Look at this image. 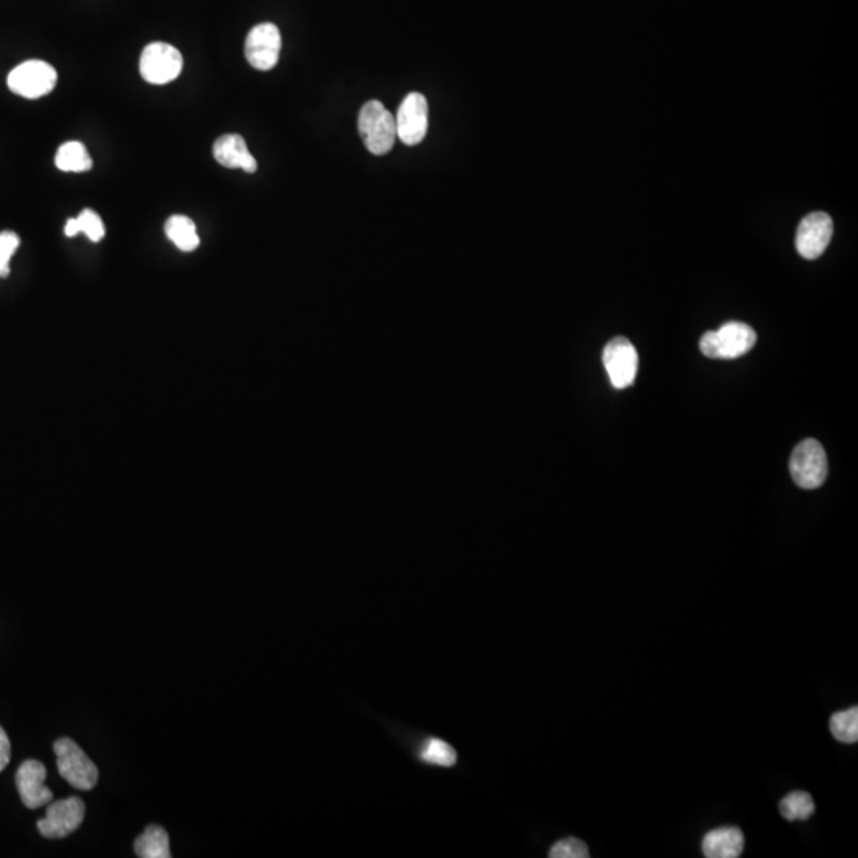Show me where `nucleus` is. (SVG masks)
I'll list each match as a JSON object with an SVG mask.
<instances>
[{"instance_id":"obj_1","label":"nucleus","mask_w":858,"mask_h":858,"mask_svg":"<svg viewBox=\"0 0 858 858\" xmlns=\"http://www.w3.org/2000/svg\"><path fill=\"white\" fill-rule=\"evenodd\" d=\"M757 342V334L746 323L730 321L717 331H709L701 337L700 348L704 356L712 360H735L746 355Z\"/></svg>"},{"instance_id":"obj_2","label":"nucleus","mask_w":858,"mask_h":858,"mask_svg":"<svg viewBox=\"0 0 858 858\" xmlns=\"http://www.w3.org/2000/svg\"><path fill=\"white\" fill-rule=\"evenodd\" d=\"M358 131L372 155H385L395 147L396 120L380 101L363 105L358 116Z\"/></svg>"},{"instance_id":"obj_3","label":"nucleus","mask_w":858,"mask_h":858,"mask_svg":"<svg viewBox=\"0 0 858 858\" xmlns=\"http://www.w3.org/2000/svg\"><path fill=\"white\" fill-rule=\"evenodd\" d=\"M790 474L795 484L803 490H816L825 484L828 460L819 441L806 439L795 447L790 458Z\"/></svg>"},{"instance_id":"obj_4","label":"nucleus","mask_w":858,"mask_h":858,"mask_svg":"<svg viewBox=\"0 0 858 858\" xmlns=\"http://www.w3.org/2000/svg\"><path fill=\"white\" fill-rule=\"evenodd\" d=\"M58 758V770L74 789L91 790L99 781L96 763L83 752L82 747L69 738L58 739L55 743Z\"/></svg>"},{"instance_id":"obj_5","label":"nucleus","mask_w":858,"mask_h":858,"mask_svg":"<svg viewBox=\"0 0 858 858\" xmlns=\"http://www.w3.org/2000/svg\"><path fill=\"white\" fill-rule=\"evenodd\" d=\"M183 56L169 43L155 42L143 48L140 74L151 85H167L182 74Z\"/></svg>"},{"instance_id":"obj_6","label":"nucleus","mask_w":858,"mask_h":858,"mask_svg":"<svg viewBox=\"0 0 858 858\" xmlns=\"http://www.w3.org/2000/svg\"><path fill=\"white\" fill-rule=\"evenodd\" d=\"M58 83V72L45 61H26L8 75V88L26 99L47 96Z\"/></svg>"},{"instance_id":"obj_7","label":"nucleus","mask_w":858,"mask_h":858,"mask_svg":"<svg viewBox=\"0 0 858 858\" xmlns=\"http://www.w3.org/2000/svg\"><path fill=\"white\" fill-rule=\"evenodd\" d=\"M85 812L86 806L82 798L70 797L53 801L48 806L47 816L37 822V828L45 838H66L83 824Z\"/></svg>"},{"instance_id":"obj_8","label":"nucleus","mask_w":858,"mask_h":858,"mask_svg":"<svg viewBox=\"0 0 858 858\" xmlns=\"http://www.w3.org/2000/svg\"><path fill=\"white\" fill-rule=\"evenodd\" d=\"M603 363L612 385L617 390L631 387L638 374V352L627 337H615L606 345Z\"/></svg>"},{"instance_id":"obj_9","label":"nucleus","mask_w":858,"mask_h":858,"mask_svg":"<svg viewBox=\"0 0 858 858\" xmlns=\"http://www.w3.org/2000/svg\"><path fill=\"white\" fill-rule=\"evenodd\" d=\"M282 48V35L272 23L258 24L248 32L245 40L247 61L258 70H271L277 66Z\"/></svg>"},{"instance_id":"obj_10","label":"nucleus","mask_w":858,"mask_h":858,"mask_svg":"<svg viewBox=\"0 0 858 858\" xmlns=\"http://www.w3.org/2000/svg\"><path fill=\"white\" fill-rule=\"evenodd\" d=\"M428 132V102L420 93H410L402 101L396 116V134L402 143L414 147Z\"/></svg>"},{"instance_id":"obj_11","label":"nucleus","mask_w":858,"mask_h":858,"mask_svg":"<svg viewBox=\"0 0 858 858\" xmlns=\"http://www.w3.org/2000/svg\"><path fill=\"white\" fill-rule=\"evenodd\" d=\"M831 236H833V221L830 215L824 212L809 213L798 226L797 239H795L798 253L806 259L819 258L827 250Z\"/></svg>"},{"instance_id":"obj_12","label":"nucleus","mask_w":858,"mask_h":858,"mask_svg":"<svg viewBox=\"0 0 858 858\" xmlns=\"http://www.w3.org/2000/svg\"><path fill=\"white\" fill-rule=\"evenodd\" d=\"M47 768L39 760H26L16 773V787L24 806L39 809L53 801V792L45 785Z\"/></svg>"},{"instance_id":"obj_13","label":"nucleus","mask_w":858,"mask_h":858,"mask_svg":"<svg viewBox=\"0 0 858 858\" xmlns=\"http://www.w3.org/2000/svg\"><path fill=\"white\" fill-rule=\"evenodd\" d=\"M213 156L217 163L228 169H242L253 174L258 169V163L248 151L247 142L239 134H226L213 145Z\"/></svg>"},{"instance_id":"obj_14","label":"nucleus","mask_w":858,"mask_h":858,"mask_svg":"<svg viewBox=\"0 0 858 858\" xmlns=\"http://www.w3.org/2000/svg\"><path fill=\"white\" fill-rule=\"evenodd\" d=\"M744 844L743 831L736 827H722L704 836L701 849L704 857L708 858H738L743 854Z\"/></svg>"},{"instance_id":"obj_15","label":"nucleus","mask_w":858,"mask_h":858,"mask_svg":"<svg viewBox=\"0 0 858 858\" xmlns=\"http://www.w3.org/2000/svg\"><path fill=\"white\" fill-rule=\"evenodd\" d=\"M137 857L142 858H169L171 857V846H169V835L163 827L150 825L145 828L142 835L134 843Z\"/></svg>"},{"instance_id":"obj_16","label":"nucleus","mask_w":858,"mask_h":858,"mask_svg":"<svg viewBox=\"0 0 858 858\" xmlns=\"http://www.w3.org/2000/svg\"><path fill=\"white\" fill-rule=\"evenodd\" d=\"M166 236L182 252H194L199 247V244H201L193 220L185 217V215H174V217L167 220Z\"/></svg>"},{"instance_id":"obj_17","label":"nucleus","mask_w":858,"mask_h":858,"mask_svg":"<svg viewBox=\"0 0 858 858\" xmlns=\"http://www.w3.org/2000/svg\"><path fill=\"white\" fill-rule=\"evenodd\" d=\"M55 163L62 172H86L93 167V159L80 142L62 143L56 153Z\"/></svg>"},{"instance_id":"obj_18","label":"nucleus","mask_w":858,"mask_h":858,"mask_svg":"<svg viewBox=\"0 0 858 858\" xmlns=\"http://www.w3.org/2000/svg\"><path fill=\"white\" fill-rule=\"evenodd\" d=\"M418 757L426 765L444 766V768H452L457 765L458 760L457 750L439 738L426 739L420 747Z\"/></svg>"},{"instance_id":"obj_19","label":"nucleus","mask_w":858,"mask_h":858,"mask_svg":"<svg viewBox=\"0 0 858 858\" xmlns=\"http://www.w3.org/2000/svg\"><path fill=\"white\" fill-rule=\"evenodd\" d=\"M782 817L789 822H804L816 811V804L812 800L811 795L806 792H792L787 797L782 798L781 806Z\"/></svg>"},{"instance_id":"obj_20","label":"nucleus","mask_w":858,"mask_h":858,"mask_svg":"<svg viewBox=\"0 0 858 858\" xmlns=\"http://www.w3.org/2000/svg\"><path fill=\"white\" fill-rule=\"evenodd\" d=\"M830 730L839 743L855 744L858 741V708L846 709L831 715Z\"/></svg>"},{"instance_id":"obj_21","label":"nucleus","mask_w":858,"mask_h":858,"mask_svg":"<svg viewBox=\"0 0 858 858\" xmlns=\"http://www.w3.org/2000/svg\"><path fill=\"white\" fill-rule=\"evenodd\" d=\"M550 858H588L587 844L579 838L560 839L558 843L553 844L549 852Z\"/></svg>"},{"instance_id":"obj_22","label":"nucleus","mask_w":858,"mask_h":858,"mask_svg":"<svg viewBox=\"0 0 858 858\" xmlns=\"http://www.w3.org/2000/svg\"><path fill=\"white\" fill-rule=\"evenodd\" d=\"M77 220L78 225H80V232H85L89 240L99 242V240L104 239V223H102L101 217H99L96 212L89 209L83 210V212L78 215Z\"/></svg>"},{"instance_id":"obj_23","label":"nucleus","mask_w":858,"mask_h":858,"mask_svg":"<svg viewBox=\"0 0 858 858\" xmlns=\"http://www.w3.org/2000/svg\"><path fill=\"white\" fill-rule=\"evenodd\" d=\"M10 757H12V744L4 728L0 727V773L7 768Z\"/></svg>"},{"instance_id":"obj_24","label":"nucleus","mask_w":858,"mask_h":858,"mask_svg":"<svg viewBox=\"0 0 858 858\" xmlns=\"http://www.w3.org/2000/svg\"><path fill=\"white\" fill-rule=\"evenodd\" d=\"M15 253L8 252L5 248L0 247V277H7L10 274V259Z\"/></svg>"},{"instance_id":"obj_25","label":"nucleus","mask_w":858,"mask_h":858,"mask_svg":"<svg viewBox=\"0 0 858 858\" xmlns=\"http://www.w3.org/2000/svg\"><path fill=\"white\" fill-rule=\"evenodd\" d=\"M77 234H80V225H78V220L77 218H70L66 225V236L75 237Z\"/></svg>"}]
</instances>
